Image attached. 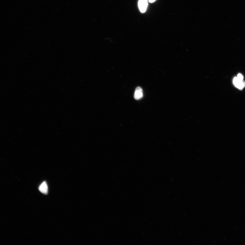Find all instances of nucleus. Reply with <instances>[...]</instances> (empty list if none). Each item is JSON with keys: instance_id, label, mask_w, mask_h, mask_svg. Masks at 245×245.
<instances>
[{"instance_id": "f257e3e1", "label": "nucleus", "mask_w": 245, "mask_h": 245, "mask_svg": "<svg viewBox=\"0 0 245 245\" xmlns=\"http://www.w3.org/2000/svg\"><path fill=\"white\" fill-rule=\"evenodd\" d=\"M233 83L236 88L242 90L245 87V82L244 80H240L236 77L234 78L233 81Z\"/></svg>"}, {"instance_id": "f03ea898", "label": "nucleus", "mask_w": 245, "mask_h": 245, "mask_svg": "<svg viewBox=\"0 0 245 245\" xmlns=\"http://www.w3.org/2000/svg\"><path fill=\"white\" fill-rule=\"evenodd\" d=\"M148 0H139L138 2V6L140 12L145 13L147 10L148 6Z\"/></svg>"}, {"instance_id": "7ed1b4c3", "label": "nucleus", "mask_w": 245, "mask_h": 245, "mask_svg": "<svg viewBox=\"0 0 245 245\" xmlns=\"http://www.w3.org/2000/svg\"><path fill=\"white\" fill-rule=\"evenodd\" d=\"M143 96V92L142 89L140 87H138L136 88L134 94V98L136 100L141 99Z\"/></svg>"}, {"instance_id": "20e7f679", "label": "nucleus", "mask_w": 245, "mask_h": 245, "mask_svg": "<svg viewBox=\"0 0 245 245\" xmlns=\"http://www.w3.org/2000/svg\"><path fill=\"white\" fill-rule=\"evenodd\" d=\"M39 190L45 194H47L48 192V188L46 182L44 181L41 184L39 187Z\"/></svg>"}, {"instance_id": "39448f33", "label": "nucleus", "mask_w": 245, "mask_h": 245, "mask_svg": "<svg viewBox=\"0 0 245 245\" xmlns=\"http://www.w3.org/2000/svg\"><path fill=\"white\" fill-rule=\"evenodd\" d=\"M237 78H238V80L242 81L243 80V79H244V77H243L242 75L241 74H239L237 76Z\"/></svg>"}, {"instance_id": "423d86ee", "label": "nucleus", "mask_w": 245, "mask_h": 245, "mask_svg": "<svg viewBox=\"0 0 245 245\" xmlns=\"http://www.w3.org/2000/svg\"><path fill=\"white\" fill-rule=\"evenodd\" d=\"M149 2L150 3H153L156 0H149Z\"/></svg>"}]
</instances>
